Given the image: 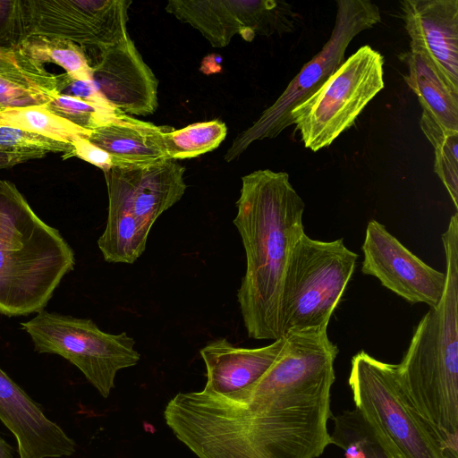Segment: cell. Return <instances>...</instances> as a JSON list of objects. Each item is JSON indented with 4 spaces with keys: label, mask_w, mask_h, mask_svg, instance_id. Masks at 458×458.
Returning a JSON list of instances; mask_svg holds the SVG:
<instances>
[{
    "label": "cell",
    "mask_w": 458,
    "mask_h": 458,
    "mask_svg": "<svg viewBox=\"0 0 458 458\" xmlns=\"http://www.w3.org/2000/svg\"><path fill=\"white\" fill-rule=\"evenodd\" d=\"M24 38L20 0L0 1V46H19Z\"/></svg>",
    "instance_id": "83f0119b"
},
{
    "label": "cell",
    "mask_w": 458,
    "mask_h": 458,
    "mask_svg": "<svg viewBox=\"0 0 458 458\" xmlns=\"http://www.w3.org/2000/svg\"><path fill=\"white\" fill-rule=\"evenodd\" d=\"M332 419L334 427L330 439L357 442L365 458H401L387 437L358 409L345 410Z\"/></svg>",
    "instance_id": "603a6c76"
},
{
    "label": "cell",
    "mask_w": 458,
    "mask_h": 458,
    "mask_svg": "<svg viewBox=\"0 0 458 458\" xmlns=\"http://www.w3.org/2000/svg\"><path fill=\"white\" fill-rule=\"evenodd\" d=\"M24 162L26 160L20 156L0 152V169L8 168Z\"/></svg>",
    "instance_id": "4dcf8cb0"
},
{
    "label": "cell",
    "mask_w": 458,
    "mask_h": 458,
    "mask_svg": "<svg viewBox=\"0 0 458 458\" xmlns=\"http://www.w3.org/2000/svg\"><path fill=\"white\" fill-rule=\"evenodd\" d=\"M384 58L360 47L307 99L290 113L305 148L317 152L351 128L385 87Z\"/></svg>",
    "instance_id": "52a82bcc"
},
{
    "label": "cell",
    "mask_w": 458,
    "mask_h": 458,
    "mask_svg": "<svg viewBox=\"0 0 458 458\" xmlns=\"http://www.w3.org/2000/svg\"><path fill=\"white\" fill-rule=\"evenodd\" d=\"M402 57L408 67L404 80L418 97L422 111L442 127L458 131V94L447 87L422 55L410 51Z\"/></svg>",
    "instance_id": "ffe728a7"
},
{
    "label": "cell",
    "mask_w": 458,
    "mask_h": 458,
    "mask_svg": "<svg viewBox=\"0 0 458 458\" xmlns=\"http://www.w3.org/2000/svg\"><path fill=\"white\" fill-rule=\"evenodd\" d=\"M0 313H38L73 269L74 252L59 231L39 218L6 180L0 181Z\"/></svg>",
    "instance_id": "277c9868"
},
{
    "label": "cell",
    "mask_w": 458,
    "mask_h": 458,
    "mask_svg": "<svg viewBox=\"0 0 458 458\" xmlns=\"http://www.w3.org/2000/svg\"><path fill=\"white\" fill-rule=\"evenodd\" d=\"M381 21L378 6L369 0H338L336 16L329 39L303 65L279 98L253 124L242 131L225 155L229 162L237 158L252 142L278 136L290 125V113L311 96L344 62L346 49L360 32Z\"/></svg>",
    "instance_id": "9c48e42d"
},
{
    "label": "cell",
    "mask_w": 458,
    "mask_h": 458,
    "mask_svg": "<svg viewBox=\"0 0 458 458\" xmlns=\"http://www.w3.org/2000/svg\"><path fill=\"white\" fill-rule=\"evenodd\" d=\"M284 336L257 348L239 347L226 338L209 341L199 351L207 369L204 392L226 394L255 383L274 364L285 345Z\"/></svg>",
    "instance_id": "e0dca14e"
},
{
    "label": "cell",
    "mask_w": 458,
    "mask_h": 458,
    "mask_svg": "<svg viewBox=\"0 0 458 458\" xmlns=\"http://www.w3.org/2000/svg\"><path fill=\"white\" fill-rule=\"evenodd\" d=\"M57 93L103 106H112L102 96L92 80L74 79L65 72L58 74Z\"/></svg>",
    "instance_id": "f1b7e54d"
},
{
    "label": "cell",
    "mask_w": 458,
    "mask_h": 458,
    "mask_svg": "<svg viewBox=\"0 0 458 458\" xmlns=\"http://www.w3.org/2000/svg\"><path fill=\"white\" fill-rule=\"evenodd\" d=\"M348 385L355 408L379 428L401 458H447L403 394L395 364L360 351L352 358Z\"/></svg>",
    "instance_id": "30bf717a"
},
{
    "label": "cell",
    "mask_w": 458,
    "mask_h": 458,
    "mask_svg": "<svg viewBox=\"0 0 458 458\" xmlns=\"http://www.w3.org/2000/svg\"><path fill=\"white\" fill-rule=\"evenodd\" d=\"M0 126L18 128L68 144L88 139L91 133L54 114L45 105L1 109Z\"/></svg>",
    "instance_id": "44dd1931"
},
{
    "label": "cell",
    "mask_w": 458,
    "mask_h": 458,
    "mask_svg": "<svg viewBox=\"0 0 458 458\" xmlns=\"http://www.w3.org/2000/svg\"><path fill=\"white\" fill-rule=\"evenodd\" d=\"M361 272L379 280L381 284L411 303H425L433 308L445 288V273L419 259L386 228L371 219L361 246Z\"/></svg>",
    "instance_id": "4fadbf2b"
},
{
    "label": "cell",
    "mask_w": 458,
    "mask_h": 458,
    "mask_svg": "<svg viewBox=\"0 0 458 458\" xmlns=\"http://www.w3.org/2000/svg\"><path fill=\"white\" fill-rule=\"evenodd\" d=\"M277 360L255 383L226 394L178 393L166 425L198 458H318L331 445L338 347L327 327L284 335Z\"/></svg>",
    "instance_id": "6da1fadb"
},
{
    "label": "cell",
    "mask_w": 458,
    "mask_h": 458,
    "mask_svg": "<svg viewBox=\"0 0 458 458\" xmlns=\"http://www.w3.org/2000/svg\"><path fill=\"white\" fill-rule=\"evenodd\" d=\"M421 131L434 148V171L445 187L455 209H458V131L442 127L422 111Z\"/></svg>",
    "instance_id": "cb8c5ba5"
},
{
    "label": "cell",
    "mask_w": 458,
    "mask_h": 458,
    "mask_svg": "<svg viewBox=\"0 0 458 458\" xmlns=\"http://www.w3.org/2000/svg\"><path fill=\"white\" fill-rule=\"evenodd\" d=\"M0 458H15L13 447L0 435Z\"/></svg>",
    "instance_id": "1f68e13d"
},
{
    "label": "cell",
    "mask_w": 458,
    "mask_h": 458,
    "mask_svg": "<svg viewBox=\"0 0 458 458\" xmlns=\"http://www.w3.org/2000/svg\"><path fill=\"white\" fill-rule=\"evenodd\" d=\"M2 229H3V219H2L1 213H0V236H1V233H2Z\"/></svg>",
    "instance_id": "d6a6232c"
},
{
    "label": "cell",
    "mask_w": 458,
    "mask_h": 458,
    "mask_svg": "<svg viewBox=\"0 0 458 458\" xmlns=\"http://www.w3.org/2000/svg\"><path fill=\"white\" fill-rule=\"evenodd\" d=\"M358 255L343 239L314 240L304 233L293 248L280 298L281 335L328 326L354 272Z\"/></svg>",
    "instance_id": "8992f818"
},
{
    "label": "cell",
    "mask_w": 458,
    "mask_h": 458,
    "mask_svg": "<svg viewBox=\"0 0 458 458\" xmlns=\"http://www.w3.org/2000/svg\"><path fill=\"white\" fill-rule=\"evenodd\" d=\"M19 47L28 56L43 65L55 64L74 79L92 80V69L84 48L68 39L30 36Z\"/></svg>",
    "instance_id": "7402d4cb"
},
{
    "label": "cell",
    "mask_w": 458,
    "mask_h": 458,
    "mask_svg": "<svg viewBox=\"0 0 458 458\" xmlns=\"http://www.w3.org/2000/svg\"><path fill=\"white\" fill-rule=\"evenodd\" d=\"M411 52L422 55L458 94V0H403Z\"/></svg>",
    "instance_id": "9a60e30c"
},
{
    "label": "cell",
    "mask_w": 458,
    "mask_h": 458,
    "mask_svg": "<svg viewBox=\"0 0 458 458\" xmlns=\"http://www.w3.org/2000/svg\"><path fill=\"white\" fill-rule=\"evenodd\" d=\"M58 74L28 56L19 46H0V110L40 106L57 93Z\"/></svg>",
    "instance_id": "d6986e66"
},
{
    "label": "cell",
    "mask_w": 458,
    "mask_h": 458,
    "mask_svg": "<svg viewBox=\"0 0 458 458\" xmlns=\"http://www.w3.org/2000/svg\"><path fill=\"white\" fill-rule=\"evenodd\" d=\"M96 49L92 81L106 101L126 114H153L158 106V81L129 35Z\"/></svg>",
    "instance_id": "5bb4252c"
},
{
    "label": "cell",
    "mask_w": 458,
    "mask_h": 458,
    "mask_svg": "<svg viewBox=\"0 0 458 458\" xmlns=\"http://www.w3.org/2000/svg\"><path fill=\"white\" fill-rule=\"evenodd\" d=\"M20 1L25 38H59L83 48H100L114 45L128 36L131 0Z\"/></svg>",
    "instance_id": "8fae6325"
},
{
    "label": "cell",
    "mask_w": 458,
    "mask_h": 458,
    "mask_svg": "<svg viewBox=\"0 0 458 458\" xmlns=\"http://www.w3.org/2000/svg\"><path fill=\"white\" fill-rule=\"evenodd\" d=\"M184 172L174 159L104 172L108 214L98 246L106 262L132 264L141 256L156 220L183 196Z\"/></svg>",
    "instance_id": "5b68a950"
},
{
    "label": "cell",
    "mask_w": 458,
    "mask_h": 458,
    "mask_svg": "<svg viewBox=\"0 0 458 458\" xmlns=\"http://www.w3.org/2000/svg\"><path fill=\"white\" fill-rule=\"evenodd\" d=\"M72 145L18 128L0 126V152L23 157L42 158L48 153H63L68 158Z\"/></svg>",
    "instance_id": "4316f807"
},
{
    "label": "cell",
    "mask_w": 458,
    "mask_h": 458,
    "mask_svg": "<svg viewBox=\"0 0 458 458\" xmlns=\"http://www.w3.org/2000/svg\"><path fill=\"white\" fill-rule=\"evenodd\" d=\"M233 220L242 238L246 270L237 292L248 336L276 340L280 298L291 253L305 233V204L285 172L257 170L242 177Z\"/></svg>",
    "instance_id": "7a4b0ae2"
},
{
    "label": "cell",
    "mask_w": 458,
    "mask_h": 458,
    "mask_svg": "<svg viewBox=\"0 0 458 458\" xmlns=\"http://www.w3.org/2000/svg\"><path fill=\"white\" fill-rule=\"evenodd\" d=\"M446 284L395 364L399 386L447 458H458V213L442 234Z\"/></svg>",
    "instance_id": "3957f363"
},
{
    "label": "cell",
    "mask_w": 458,
    "mask_h": 458,
    "mask_svg": "<svg viewBox=\"0 0 458 458\" xmlns=\"http://www.w3.org/2000/svg\"><path fill=\"white\" fill-rule=\"evenodd\" d=\"M0 420L14 436L20 458H62L76 451L74 440L1 368Z\"/></svg>",
    "instance_id": "2e32d148"
},
{
    "label": "cell",
    "mask_w": 458,
    "mask_h": 458,
    "mask_svg": "<svg viewBox=\"0 0 458 458\" xmlns=\"http://www.w3.org/2000/svg\"><path fill=\"white\" fill-rule=\"evenodd\" d=\"M39 353L57 354L78 368L106 398L114 387L118 371L135 366L140 355L127 333L102 331L89 318L40 310L21 323Z\"/></svg>",
    "instance_id": "ba28073f"
},
{
    "label": "cell",
    "mask_w": 458,
    "mask_h": 458,
    "mask_svg": "<svg viewBox=\"0 0 458 458\" xmlns=\"http://www.w3.org/2000/svg\"><path fill=\"white\" fill-rule=\"evenodd\" d=\"M72 145V150L69 157H77L99 167L103 172L117 166L114 158L110 154L91 143L87 138L80 139Z\"/></svg>",
    "instance_id": "f546056e"
},
{
    "label": "cell",
    "mask_w": 458,
    "mask_h": 458,
    "mask_svg": "<svg viewBox=\"0 0 458 458\" xmlns=\"http://www.w3.org/2000/svg\"><path fill=\"white\" fill-rule=\"evenodd\" d=\"M165 10L197 29L214 47L227 46L236 34L250 41L256 34L293 32L297 21L290 4L275 0H170Z\"/></svg>",
    "instance_id": "7c38bea8"
},
{
    "label": "cell",
    "mask_w": 458,
    "mask_h": 458,
    "mask_svg": "<svg viewBox=\"0 0 458 458\" xmlns=\"http://www.w3.org/2000/svg\"><path fill=\"white\" fill-rule=\"evenodd\" d=\"M45 106L88 131L106 125L124 114L113 106H103L61 93H56Z\"/></svg>",
    "instance_id": "484cf974"
},
{
    "label": "cell",
    "mask_w": 458,
    "mask_h": 458,
    "mask_svg": "<svg viewBox=\"0 0 458 458\" xmlns=\"http://www.w3.org/2000/svg\"><path fill=\"white\" fill-rule=\"evenodd\" d=\"M227 128L219 120L196 123L180 130L170 128L164 134L168 159L196 157L216 148L225 140Z\"/></svg>",
    "instance_id": "d4e9b609"
},
{
    "label": "cell",
    "mask_w": 458,
    "mask_h": 458,
    "mask_svg": "<svg viewBox=\"0 0 458 458\" xmlns=\"http://www.w3.org/2000/svg\"><path fill=\"white\" fill-rule=\"evenodd\" d=\"M170 128L123 114L91 131L88 140L110 154L117 166H143L168 159L164 134Z\"/></svg>",
    "instance_id": "ac0fdd59"
}]
</instances>
